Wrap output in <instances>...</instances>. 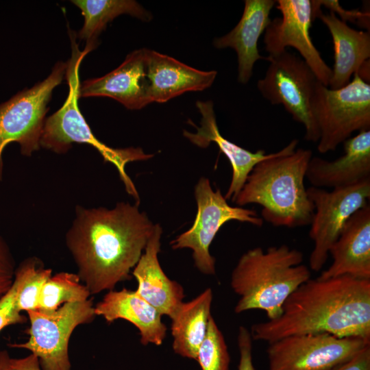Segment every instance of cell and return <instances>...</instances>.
<instances>
[{
    "label": "cell",
    "mask_w": 370,
    "mask_h": 370,
    "mask_svg": "<svg viewBox=\"0 0 370 370\" xmlns=\"http://www.w3.org/2000/svg\"><path fill=\"white\" fill-rule=\"evenodd\" d=\"M138 205L121 201L112 209L76 207L66 244L91 295L132 278L154 227Z\"/></svg>",
    "instance_id": "1"
},
{
    "label": "cell",
    "mask_w": 370,
    "mask_h": 370,
    "mask_svg": "<svg viewBox=\"0 0 370 370\" xmlns=\"http://www.w3.org/2000/svg\"><path fill=\"white\" fill-rule=\"evenodd\" d=\"M250 333L269 343L309 334L370 341V280L310 278L288 296L278 317L254 324Z\"/></svg>",
    "instance_id": "2"
},
{
    "label": "cell",
    "mask_w": 370,
    "mask_h": 370,
    "mask_svg": "<svg viewBox=\"0 0 370 370\" xmlns=\"http://www.w3.org/2000/svg\"><path fill=\"white\" fill-rule=\"evenodd\" d=\"M292 140L274 155L257 164L234 202L238 206H261V218L275 227L310 225L314 214L304 180L312 156L310 149L297 148Z\"/></svg>",
    "instance_id": "3"
},
{
    "label": "cell",
    "mask_w": 370,
    "mask_h": 370,
    "mask_svg": "<svg viewBox=\"0 0 370 370\" xmlns=\"http://www.w3.org/2000/svg\"><path fill=\"white\" fill-rule=\"evenodd\" d=\"M303 261L301 251L285 244L247 250L231 275V287L240 297L234 312L259 309L269 320L278 317L288 296L311 278Z\"/></svg>",
    "instance_id": "4"
},
{
    "label": "cell",
    "mask_w": 370,
    "mask_h": 370,
    "mask_svg": "<svg viewBox=\"0 0 370 370\" xmlns=\"http://www.w3.org/2000/svg\"><path fill=\"white\" fill-rule=\"evenodd\" d=\"M72 33L70 34L72 56L67 62L66 72L69 94L63 106L46 118L40 146L57 153L67 152L73 143H86L92 146L101 155L105 162L111 163L116 168L125 190L137 203H140L138 193L125 171V166L129 162L149 160L153 155L145 153L140 147H110L98 140L93 134L77 104L80 84L79 68L83 58L87 53L78 49L75 42L76 35L73 32Z\"/></svg>",
    "instance_id": "5"
},
{
    "label": "cell",
    "mask_w": 370,
    "mask_h": 370,
    "mask_svg": "<svg viewBox=\"0 0 370 370\" xmlns=\"http://www.w3.org/2000/svg\"><path fill=\"white\" fill-rule=\"evenodd\" d=\"M311 108L319 130L318 151H334L354 132L370 129V84L357 73L336 90L317 81Z\"/></svg>",
    "instance_id": "6"
},
{
    "label": "cell",
    "mask_w": 370,
    "mask_h": 370,
    "mask_svg": "<svg viewBox=\"0 0 370 370\" xmlns=\"http://www.w3.org/2000/svg\"><path fill=\"white\" fill-rule=\"evenodd\" d=\"M67 62H58L50 75L31 88H26L0 104V181L3 178V152L10 143L21 147V153L29 157L38 151L53 89L60 84Z\"/></svg>",
    "instance_id": "7"
},
{
    "label": "cell",
    "mask_w": 370,
    "mask_h": 370,
    "mask_svg": "<svg viewBox=\"0 0 370 370\" xmlns=\"http://www.w3.org/2000/svg\"><path fill=\"white\" fill-rule=\"evenodd\" d=\"M197 212L193 225L170 242L173 249L193 250L195 267L203 273H215V259L209 248L221 227L230 221L247 223L257 227L263 220L252 209L232 206L220 189L215 190L209 179L201 177L195 188Z\"/></svg>",
    "instance_id": "8"
},
{
    "label": "cell",
    "mask_w": 370,
    "mask_h": 370,
    "mask_svg": "<svg viewBox=\"0 0 370 370\" xmlns=\"http://www.w3.org/2000/svg\"><path fill=\"white\" fill-rule=\"evenodd\" d=\"M269 65L263 78L257 82L262 96L273 105L281 104L305 128L304 138L317 143L319 130L313 116L311 101L318 81L305 61L285 50L267 57Z\"/></svg>",
    "instance_id": "9"
},
{
    "label": "cell",
    "mask_w": 370,
    "mask_h": 370,
    "mask_svg": "<svg viewBox=\"0 0 370 370\" xmlns=\"http://www.w3.org/2000/svg\"><path fill=\"white\" fill-rule=\"evenodd\" d=\"M26 312L29 320L27 341L8 346L30 351L38 358L41 370H71L69 340L78 325L94 320L92 299L66 303L53 312L36 310Z\"/></svg>",
    "instance_id": "10"
},
{
    "label": "cell",
    "mask_w": 370,
    "mask_h": 370,
    "mask_svg": "<svg viewBox=\"0 0 370 370\" xmlns=\"http://www.w3.org/2000/svg\"><path fill=\"white\" fill-rule=\"evenodd\" d=\"M308 195L314 206L309 236L314 247L309 258L310 269L320 271L329 251L350 217L369 204L370 180L330 190L310 186Z\"/></svg>",
    "instance_id": "11"
},
{
    "label": "cell",
    "mask_w": 370,
    "mask_h": 370,
    "mask_svg": "<svg viewBox=\"0 0 370 370\" xmlns=\"http://www.w3.org/2000/svg\"><path fill=\"white\" fill-rule=\"evenodd\" d=\"M368 345L370 341L356 337L292 335L269 343V370H332Z\"/></svg>",
    "instance_id": "12"
},
{
    "label": "cell",
    "mask_w": 370,
    "mask_h": 370,
    "mask_svg": "<svg viewBox=\"0 0 370 370\" xmlns=\"http://www.w3.org/2000/svg\"><path fill=\"white\" fill-rule=\"evenodd\" d=\"M275 4L282 17L271 20L264 32V42L269 56L279 55L287 47L295 48L318 81L328 86L332 69L321 58L310 36L309 30L314 19L312 1L278 0Z\"/></svg>",
    "instance_id": "13"
},
{
    "label": "cell",
    "mask_w": 370,
    "mask_h": 370,
    "mask_svg": "<svg viewBox=\"0 0 370 370\" xmlns=\"http://www.w3.org/2000/svg\"><path fill=\"white\" fill-rule=\"evenodd\" d=\"M79 97H110L130 110H139L150 103L146 49L130 53L119 66L105 75L84 81L79 86Z\"/></svg>",
    "instance_id": "14"
},
{
    "label": "cell",
    "mask_w": 370,
    "mask_h": 370,
    "mask_svg": "<svg viewBox=\"0 0 370 370\" xmlns=\"http://www.w3.org/2000/svg\"><path fill=\"white\" fill-rule=\"evenodd\" d=\"M344 153L334 160L312 156L306 178L311 186L340 188L370 180V130L343 142Z\"/></svg>",
    "instance_id": "15"
},
{
    "label": "cell",
    "mask_w": 370,
    "mask_h": 370,
    "mask_svg": "<svg viewBox=\"0 0 370 370\" xmlns=\"http://www.w3.org/2000/svg\"><path fill=\"white\" fill-rule=\"evenodd\" d=\"M196 106L201 115V126L188 122L197 129L196 133L184 130V136L197 147L205 148L211 143H214L230 162L232 175L230 186L224 195L226 200L234 201L241 190L246 180L260 162L268 159L274 153H266L263 149L252 152L231 142L224 138L220 133L214 112L213 103L211 101L196 102Z\"/></svg>",
    "instance_id": "16"
},
{
    "label": "cell",
    "mask_w": 370,
    "mask_h": 370,
    "mask_svg": "<svg viewBox=\"0 0 370 370\" xmlns=\"http://www.w3.org/2000/svg\"><path fill=\"white\" fill-rule=\"evenodd\" d=\"M216 71L196 69L154 50L146 49V77L150 103H165L184 92L212 86Z\"/></svg>",
    "instance_id": "17"
},
{
    "label": "cell",
    "mask_w": 370,
    "mask_h": 370,
    "mask_svg": "<svg viewBox=\"0 0 370 370\" xmlns=\"http://www.w3.org/2000/svg\"><path fill=\"white\" fill-rule=\"evenodd\" d=\"M332 262L317 278L351 276L370 280V206L355 212L331 247Z\"/></svg>",
    "instance_id": "18"
},
{
    "label": "cell",
    "mask_w": 370,
    "mask_h": 370,
    "mask_svg": "<svg viewBox=\"0 0 370 370\" xmlns=\"http://www.w3.org/2000/svg\"><path fill=\"white\" fill-rule=\"evenodd\" d=\"M162 234L160 225L154 224L145 252L132 273L138 282L136 293L162 315H167L171 319L185 295L183 287L166 276L159 262Z\"/></svg>",
    "instance_id": "19"
},
{
    "label": "cell",
    "mask_w": 370,
    "mask_h": 370,
    "mask_svg": "<svg viewBox=\"0 0 370 370\" xmlns=\"http://www.w3.org/2000/svg\"><path fill=\"white\" fill-rule=\"evenodd\" d=\"M276 1L245 0L243 15L228 34L214 40L217 49L232 48L238 58V80L247 84L253 75L254 66L258 60H267L259 53L258 42L271 23V10Z\"/></svg>",
    "instance_id": "20"
},
{
    "label": "cell",
    "mask_w": 370,
    "mask_h": 370,
    "mask_svg": "<svg viewBox=\"0 0 370 370\" xmlns=\"http://www.w3.org/2000/svg\"><path fill=\"white\" fill-rule=\"evenodd\" d=\"M95 312L109 323L119 319L132 323L138 328L143 345H160L165 338L167 328L162 314L135 291L125 288L109 291L95 305Z\"/></svg>",
    "instance_id": "21"
},
{
    "label": "cell",
    "mask_w": 370,
    "mask_h": 370,
    "mask_svg": "<svg viewBox=\"0 0 370 370\" xmlns=\"http://www.w3.org/2000/svg\"><path fill=\"white\" fill-rule=\"evenodd\" d=\"M328 27L333 42L334 65L328 88H341L351 81L370 58L369 31H358L341 21L336 14L321 10L317 15Z\"/></svg>",
    "instance_id": "22"
},
{
    "label": "cell",
    "mask_w": 370,
    "mask_h": 370,
    "mask_svg": "<svg viewBox=\"0 0 370 370\" xmlns=\"http://www.w3.org/2000/svg\"><path fill=\"white\" fill-rule=\"evenodd\" d=\"M212 291L208 288L197 297L182 302L172 317L173 349L182 357L197 359L211 317Z\"/></svg>",
    "instance_id": "23"
},
{
    "label": "cell",
    "mask_w": 370,
    "mask_h": 370,
    "mask_svg": "<svg viewBox=\"0 0 370 370\" xmlns=\"http://www.w3.org/2000/svg\"><path fill=\"white\" fill-rule=\"evenodd\" d=\"M84 18V23L77 37L86 41L83 50L86 53L97 46V38L107 24L121 14H129L140 20L149 21L150 12L133 0H73Z\"/></svg>",
    "instance_id": "24"
},
{
    "label": "cell",
    "mask_w": 370,
    "mask_h": 370,
    "mask_svg": "<svg viewBox=\"0 0 370 370\" xmlns=\"http://www.w3.org/2000/svg\"><path fill=\"white\" fill-rule=\"evenodd\" d=\"M90 295L77 273H57L43 285L39 296L38 310L53 312L66 303L86 301Z\"/></svg>",
    "instance_id": "25"
},
{
    "label": "cell",
    "mask_w": 370,
    "mask_h": 370,
    "mask_svg": "<svg viewBox=\"0 0 370 370\" xmlns=\"http://www.w3.org/2000/svg\"><path fill=\"white\" fill-rule=\"evenodd\" d=\"M51 275V269L45 268L37 258H28L19 264L14 275L19 282L16 300L19 312L38 310L41 290Z\"/></svg>",
    "instance_id": "26"
},
{
    "label": "cell",
    "mask_w": 370,
    "mask_h": 370,
    "mask_svg": "<svg viewBox=\"0 0 370 370\" xmlns=\"http://www.w3.org/2000/svg\"><path fill=\"white\" fill-rule=\"evenodd\" d=\"M201 370H229L230 357L224 336L211 316L196 359Z\"/></svg>",
    "instance_id": "27"
},
{
    "label": "cell",
    "mask_w": 370,
    "mask_h": 370,
    "mask_svg": "<svg viewBox=\"0 0 370 370\" xmlns=\"http://www.w3.org/2000/svg\"><path fill=\"white\" fill-rule=\"evenodd\" d=\"M18 285V280L14 278L12 287L0 298V332L8 326L27 321L26 317L16 308Z\"/></svg>",
    "instance_id": "28"
},
{
    "label": "cell",
    "mask_w": 370,
    "mask_h": 370,
    "mask_svg": "<svg viewBox=\"0 0 370 370\" xmlns=\"http://www.w3.org/2000/svg\"><path fill=\"white\" fill-rule=\"evenodd\" d=\"M16 269L14 258L10 248L0 235V298L12 287Z\"/></svg>",
    "instance_id": "29"
},
{
    "label": "cell",
    "mask_w": 370,
    "mask_h": 370,
    "mask_svg": "<svg viewBox=\"0 0 370 370\" xmlns=\"http://www.w3.org/2000/svg\"><path fill=\"white\" fill-rule=\"evenodd\" d=\"M314 12L321 10V6L329 9L330 12L338 14L341 20L343 22L349 21L356 23L362 27L369 29V12L359 10H346L343 9L338 1H312Z\"/></svg>",
    "instance_id": "30"
},
{
    "label": "cell",
    "mask_w": 370,
    "mask_h": 370,
    "mask_svg": "<svg viewBox=\"0 0 370 370\" xmlns=\"http://www.w3.org/2000/svg\"><path fill=\"white\" fill-rule=\"evenodd\" d=\"M252 341L250 332L240 326L238 334V345L240 353L238 370H254L252 360Z\"/></svg>",
    "instance_id": "31"
},
{
    "label": "cell",
    "mask_w": 370,
    "mask_h": 370,
    "mask_svg": "<svg viewBox=\"0 0 370 370\" xmlns=\"http://www.w3.org/2000/svg\"><path fill=\"white\" fill-rule=\"evenodd\" d=\"M332 370H370V345L347 362Z\"/></svg>",
    "instance_id": "32"
},
{
    "label": "cell",
    "mask_w": 370,
    "mask_h": 370,
    "mask_svg": "<svg viewBox=\"0 0 370 370\" xmlns=\"http://www.w3.org/2000/svg\"><path fill=\"white\" fill-rule=\"evenodd\" d=\"M10 370H41L38 358L31 354L23 358H11Z\"/></svg>",
    "instance_id": "33"
},
{
    "label": "cell",
    "mask_w": 370,
    "mask_h": 370,
    "mask_svg": "<svg viewBox=\"0 0 370 370\" xmlns=\"http://www.w3.org/2000/svg\"><path fill=\"white\" fill-rule=\"evenodd\" d=\"M10 360L9 353L6 350L0 351V370H10Z\"/></svg>",
    "instance_id": "34"
}]
</instances>
